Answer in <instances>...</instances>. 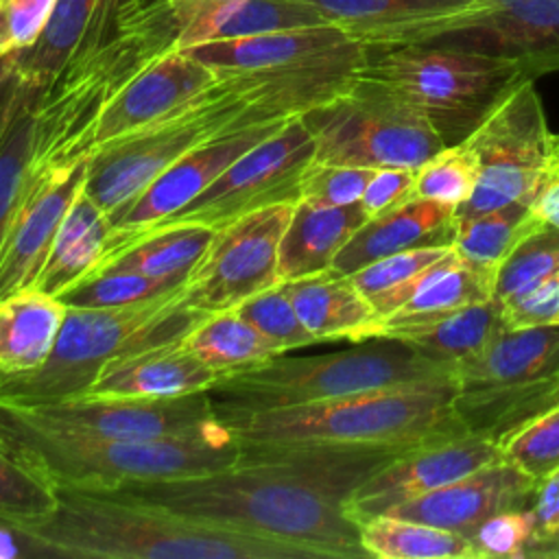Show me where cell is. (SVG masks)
Here are the masks:
<instances>
[{
	"label": "cell",
	"mask_w": 559,
	"mask_h": 559,
	"mask_svg": "<svg viewBox=\"0 0 559 559\" xmlns=\"http://www.w3.org/2000/svg\"><path fill=\"white\" fill-rule=\"evenodd\" d=\"M105 493L271 537L312 559L369 557L360 526L345 513L349 491L293 463H236L201 476L127 483Z\"/></svg>",
	"instance_id": "6da1fadb"
},
{
	"label": "cell",
	"mask_w": 559,
	"mask_h": 559,
	"mask_svg": "<svg viewBox=\"0 0 559 559\" xmlns=\"http://www.w3.org/2000/svg\"><path fill=\"white\" fill-rule=\"evenodd\" d=\"M50 515L22 524L57 559H312L306 550L105 491L57 487Z\"/></svg>",
	"instance_id": "7a4b0ae2"
},
{
	"label": "cell",
	"mask_w": 559,
	"mask_h": 559,
	"mask_svg": "<svg viewBox=\"0 0 559 559\" xmlns=\"http://www.w3.org/2000/svg\"><path fill=\"white\" fill-rule=\"evenodd\" d=\"M454 380L417 382L347 397L249 408L216 402V415L249 443H378L421 445L467 435L454 406Z\"/></svg>",
	"instance_id": "3957f363"
},
{
	"label": "cell",
	"mask_w": 559,
	"mask_h": 559,
	"mask_svg": "<svg viewBox=\"0 0 559 559\" xmlns=\"http://www.w3.org/2000/svg\"><path fill=\"white\" fill-rule=\"evenodd\" d=\"M0 443L55 487L83 491L212 474L240 459V441L223 421L212 430L175 439H100L39 426L2 404Z\"/></svg>",
	"instance_id": "277c9868"
},
{
	"label": "cell",
	"mask_w": 559,
	"mask_h": 559,
	"mask_svg": "<svg viewBox=\"0 0 559 559\" xmlns=\"http://www.w3.org/2000/svg\"><path fill=\"white\" fill-rule=\"evenodd\" d=\"M207 312L186 301V286L120 308H68L50 356L35 369L0 373V404L31 408L87 393L111 360L179 343Z\"/></svg>",
	"instance_id": "5b68a950"
},
{
	"label": "cell",
	"mask_w": 559,
	"mask_h": 559,
	"mask_svg": "<svg viewBox=\"0 0 559 559\" xmlns=\"http://www.w3.org/2000/svg\"><path fill=\"white\" fill-rule=\"evenodd\" d=\"M456 367L430 358L400 338L373 336L352 349L288 356L221 373L210 389L216 402L277 408L347 397L365 391L404 386L417 382L454 380Z\"/></svg>",
	"instance_id": "8992f818"
},
{
	"label": "cell",
	"mask_w": 559,
	"mask_h": 559,
	"mask_svg": "<svg viewBox=\"0 0 559 559\" xmlns=\"http://www.w3.org/2000/svg\"><path fill=\"white\" fill-rule=\"evenodd\" d=\"M360 76L411 103L445 146L461 144L526 79L511 59L424 44L367 46Z\"/></svg>",
	"instance_id": "52a82bcc"
},
{
	"label": "cell",
	"mask_w": 559,
	"mask_h": 559,
	"mask_svg": "<svg viewBox=\"0 0 559 559\" xmlns=\"http://www.w3.org/2000/svg\"><path fill=\"white\" fill-rule=\"evenodd\" d=\"M559 404V323L509 330L454 371V413L469 435L500 445Z\"/></svg>",
	"instance_id": "ba28073f"
},
{
	"label": "cell",
	"mask_w": 559,
	"mask_h": 559,
	"mask_svg": "<svg viewBox=\"0 0 559 559\" xmlns=\"http://www.w3.org/2000/svg\"><path fill=\"white\" fill-rule=\"evenodd\" d=\"M317 162L417 170L445 148L432 124L386 85L360 76L336 98L306 111Z\"/></svg>",
	"instance_id": "9c48e42d"
},
{
	"label": "cell",
	"mask_w": 559,
	"mask_h": 559,
	"mask_svg": "<svg viewBox=\"0 0 559 559\" xmlns=\"http://www.w3.org/2000/svg\"><path fill=\"white\" fill-rule=\"evenodd\" d=\"M552 133L533 79H522L463 142L478 159L472 197L456 218L535 199L544 183Z\"/></svg>",
	"instance_id": "30bf717a"
},
{
	"label": "cell",
	"mask_w": 559,
	"mask_h": 559,
	"mask_svg": "<svg viewBox=\"0 0 559 559\" xmlns=\"http://www.w3.org/2000/svg\"><path fill=\"white\" fill-rule=\"evenodd\" d=\"M424 44L511 59L526 79L559 72V0H476L380 46Z\"/></svg>",
	"instance_id": "8fae6325"
},
{
	"label": "cell",
	"mask_w": 559,
	"mask_h": 559,
	"mask_svg": "<svg viewBox=\"0 0 559 559\" xmlns=\"http://www.w3.org/2000/svg\"><path fill=\"white\" fill-rule=\"evenodd\" d=\"M314 151L312 131L301 116H295L229 164L197 199L157 225L197 223L218 229L262 207L295 203L301 175L314 159Z\"/></svg>",
	"instance_id": "7c38bea8"
},
{
	"label": "cell",
	"mask_w": 559,
	"mask_h": 559,
	"mask_svg": "<svg viewBox=\"0 0 559 559\" xmlns=\"http://www.w3.org/2000/svg\"><path fill=\"white\" fill-rule=\"evenodd\" d=\"M290 212L293 203H275L218 227L186 282V301L210 314L275 286Z\"/></svg>",
	"instance_id": "4fadbf2b"
},
{
	"label": "cell",
	"mask_w": 559,
	"mask_h": 559,
	"mask_svg": "<svg viewBox=\"0 0 559 559\" xmlns=\"http://www.w3.org/2000/svg\"><path fill=\"white\" fill-rule=\"evenodd\" d=\"M17 411L39 426L100 439H175L221 426L210 391L155 400L81 395Z\"/></svg>",
	"instance_id": "5bb4252c"
},
{
	"label": "cell",
	"mask_w": 559,
	"mask_h": 559,
	"mask_svg": "<svg viewBox=\"0 0 559 559\" xmlns=\"http://www.w3.org/2000/svg\"><path fill=\"white\" fill-rule=\"evenodd\" d=\"M498 461L500 448L469 432L415 445L369 476L345 500V513L360 524Z\"/></svg>",
	"instance_id": "9a60e30c"
},
{
	"label": "cell",
	"mask_w": 559,
	"mask_h": 559,
	"mask_svg": "<svg viewBox=\"0 0 559 559\" xmlns=\"http://www.w3.org/2000/svg\"><path fill=\"white\" fill-rule=\"evenodd\" d=\"M87 162L31 170L22 201L0 242V299L35 286L55 234L85 186Z\"/></svg>",
	"instance_id": "2e32d148"
},
{
	"label": "cell",
	"mask_w": 559,
	"mask_h": 559,
	"mask_svg": "<svg viewBox=\"0 0 559 559\" xmlns=\"http://www.w3.org/2000/svg\"><path fill=\"white\" fill-rule=\"evenodd\" d=\"M284 122H264L238 129L225 135H216L188 151L157 179H153L144 188V192L111 221L109 247L179 212L183 205L197 199L214 179H218L229 164H234L251 146L277 131Z\"/></svg>",
	"instance_id": "e0dca14e"
},
{
	"label": "cell",
	"mask_w": 559,
	"mask_h": 559,
	"mask_svg": "<svg viewBox=\"0 0 559 559\" xmlns=\"http://www.w3.org/2000/svg\"><path fill=\"white\" fill-rule=\"evenodd\" d=\"M216 72L356 66L367 61V44L334 24L301 26L240 39H223L186 48Z\"/></svg>",
	"instance_id": "ac0fdd59"
},
{
	"label": "cell",
	"mask_w": 559,
	"mask_h": 559,
	"mask_svg": "<svg viewBox=\"0 0 559 559\" xmlns=\"http://www.w3.org/2000/svg\"><path fill=\"white\" fill-rule=\"evenodd\" d=\"M218 72L186 50H168L138 70L98 118L92 153L122 135L148 127L210 87Z\"/></svg>",
	"instance_id": "d6986e66"
},
{
	"label": "cell",
	"mask_w": 559,
	"mask_h": 559,
	"mask_svg": "<svg viewBox=\"0 0 559 559\" xmlns=\"http://www.w3.org/2000/svg\"><path fill=\"white\" fill-rule=\"evenodd\" d=\"M535 485L537 480L502 459L397 504L386 513L454 531L469 539L487 518L502 511L528 509Z\"/></svg>",
	"instance_id": "ffe728a7"
},
{
	"label": "cell",
	"mask_w": 559,
	"mask_h": 559,
	"mask_svg": "<svg viewBox=\"0 0 559 559\" xmlns=\"http://www.w3.org/2000/svg\"><path fill=\"white\" fill-rule=\"evenodd\" d=\"M456 227V207L413 197L395 210H389L376 218H367L362 227L345 242L332 262V271L352 275L354 271L419 247H452Z\"/></svg>",
	"instance_id": "44dd1931"
},
{
	"label": "cell",
	"mask_w": 559,
	"mask_h": 559,
	"mask_svg": "<svg viewBox=\"0 0 559 559\" xmlns=\"http://www.w3.org/2000/svg\"><path fill=\"white\" fill-rule=\"evenodd\" d=\"M218 373L183 343H166L124 354L96 376L85 395L94 397H177L210 391Z\"/></svg>",
	"instance_id": "7402d4cb"
},
{
	"label": "cell",
	"mask_w": 559,
	"mask_h": 559,
	"mask_svg": "<svg viewBox=\"0 0 559 559\" xmlns=\"http://www.w3.org/2000/svg\"><path fill=\"white\" fill-rule=\"evenodd\" d=\"M493 277L496 269L474 264L461 258L452 247L417 277L411 297L397 310L371 323L367 338H391L404 330L432 323L456 310L487 301L493 297Z\"/></svg>",
	"instance_id": "603a6c76"
},
{
	"label": "cell",
	"mask_w": 559,
	"mask_h": 559,
	"mask_svg": "<svg viewBox=\"0 0 559 559\" xmlns=\"http://www.w3.org/2000/svg\"><path fill=\"white\" fill-rule=\"evenodd\" d=\"M367 218L369 216L360 203L325 205L310 199H297L280 242V282L332 269L338 251Z\"/></svg>",
	"instance_id": "cb8c5ba5"
},
{
	"label": "cell",
	"mask_w": 559,
	"mask_h": 559,
	"mask_svg": "<svg viewBox=\"0 0 559 559\" xmlns=\"http://www.w3.org/2000/svg\"><path fill=\"white\" fill-rule=\"evenodd\" d=\"M301 323L319 341H367L376 312L349 275L332 269L282 282Z\"/></svg>",
	"instance_id": "d4e9b609"
},
{
	"label": "cell",
	"mask_w": 559,
	"mask_h": 559,
	"mask_svg": "<svg viewBox=\"0 0 559 559\" xmlns=\"http://www.w3.org/2000/svg\"><path fill=\"white\" fill-rule=\"evenodd\" d=\"M328 24L301 0H207L177 39V50L301 26Z\"/></svg>",
	"instance_id": "484cf974"
},
{
	"label": "cell",
	"mask_w": 559,
	"mask_h": 559,
	"mask_svg": "<svg viewBox=\"0 0 559 559\" xmlns=\"http://www.w3.org/2000/svg\"><path fill=\"white\" fill-rule=\"evenodd\" d=\"M216 229L197 223L155 225L114 245L92 271L120 269L155 280L188 282L192 269L207 251Z\"/></svg>",
	"instance_id": "4316f807"
},
{
	"label": "cell",
	"mask_w": 559,
	"mask_h": 559,
	"mask_svg": "<svg viewBox=\"0 0 559 559\" xmlns=\"http://www.w3.org/2000/svg\"><path fill=\"white\" fill-rule=\"evenodd\" d=\"M68 306L39 288H24L0 299V373L39 367L52 352Z\"/></svg>",
	"instance_id": "83f0119b"
},
{
	"label": "cell",
	"mask_w": 559,
	"mask_h": 559,
	"mask_svg": "<svg viewBox=\"0 0 559 559\" xmlns=\"http://www.w3.org/2000/svg\"><path fill=\"white\" fill-rule=\"evenodd\" d=\"M111 221L83 190L66 212L50 253L33 288L59 297L66 288L90 275L109 249Z\"/></svg>",
	"instance_id": "f1b7e54d"
},
{
	"label": "cell",
	"mask_w": 559,
	"mask_h": 559,
	"mask_svg": "<svg viewBox=\"0 0 559 559\" xmlns=\"http://www.w3.org/2000/svg\"><path fill=\"white\" fill-rule=\"evenodd\" d=\"M328 24L367 46H380L397 33L465 11L476 0H301Z\"/></svg>",
	"instance_id": "f546056e"
},
{
	"label": "cell",
	"mask_w": 559,
	"mask_h": 559,
	"mask_svg": "<svg viewBox=\"0 0 559 559\" xmlns=\"http://www.w3.org/2000/svg\"><path fill=\"white\" fill-rule=\"evenodd\" d=\"M107 4L109 0H57L37 41L11 52L24 81L44 92L83 46Z\"/></svg>",
	"instance_id": "4dcf8cb0"
},
{
	"label": "cell",
	"mask_w": 559,
	"mask_h": 559,
	"mask_svg": "<svg viewBox=\"0 0 559 559\" xmlns=\"http://www.w3.org/2000/svg\"><path fill=\"white\" fill-rule=\"evenodd\" d=\"M502 328V304L491 297L391 338H400L430 358L459 367L480 354Z\"/></svg>",
	"instance_id": "1f68e13d"
},
{
	"label": "cell",
	"mask_w": 559,
	"mask_h": 559,
	"mask_svg": "<svg viewBox=\"0 0 559 559\" xmlns=\"http://www.w3.org/2000/svg\"><path fill=\"white\" fill-rule=\"evenodd\" d=\"M360 542L378 559H476L467 537L426 522L380 513L362 520Z\"/></svg>",
	"instance_id": "d6a6232c"
},
{
	"label": "cell",
	"mask_w": 559,
	"mask_h": 559,
	"mask_svg": "<svg viewBox=\"0 0 559 559\" xmlns=\"http://www.w3.org/2000/svg\"><path fill=\"white\" fill-rule=\"evenodd\" d=\"M181 343L218 376L284 354L242 319L236 308L205 314Z\"/></svg>",
	"instance_id": "836d02e7"
},
{
	"label": "cell",
	"mask_w": 559,
	"mask_h": 559,
	"mask_svg": "<svg viewBox=\"0 0 559 559\" xmlns=\"http://www.w3.org/2000/svg\"><path fill=\"white\" fill-rule=\"evenodd\" d=\"M539 223L544 221L533 212L531 201H515L476 216L456 218L452 247L474 264L498 269L520 238Z\"/></svg>",
	"instance_id": "e575fe53"
},
{
	"label": "cell",
	"mask_w": 559,
	"mask_h": 559,
	"mask_svg": "<svg viewBox=\"0 0 559 559\" xmlns=\"http://www.w3.org/2000/svg\"><path fill=\"white\" fill-rule=\"evenodd\" d=\"M450 249L452 247H419L400 251L354 271L349 277L371 304L378 321L397 310L411 297L417 277Z\"/></svg>",
	"instance_id": "d590c367"
},
{
	"label": "cell",
	"mask_w": 559,
	"mask_h": 559,
	"mask_svg": "<svg viewBox=\"0 0 559 559\" xmlns=\"http://www.w3.org/2000/svg\"><path fill=\"white\" fill-rule=\"evenodd\" d=\"M35 87L26 83L17 109L0 135V242L22 201L35 153Z\"/></svg>",
	"instance_id": "8d00e7d4"
},
{
	"label": "cell",
	"mask_w": 559,
	"mask_h": 559,
	"mask_svg": "<svg viewBox=\"0 0 559 559\" xmlns=\"http://www.w3.org/2000/svg\"><path fill=\"white\" fill-rule=\"evenodd\" d=\"M183 286L186 282L155 280L135 271L105 269L85 275L76 284L66 288L59 299L68 308H120L151 301Z\"/></svg>",
	"instance_id": "74e56055"
},
{
	"label": "cell",
	"mask_w": 559,
	"mask_h": 559,
	"mask_svg": "<svg viewBox=\"0 0 559 559\" xmlns=\"http://www.w3.org/2000/svg\"><path fill=\"white\" fill-rule=\"evenodd\" d=\"M555 273H559V227L539 223L498 264L493 299L502 304Z\"/></svg>",
	"instance_id": "f35d334b"
},
{
	"label": "cell",
	"mask_w": 559,
	"mask_h": 559,
	"mask_svg": "<svg viewBox=\"0 0 559 559\" xmlns=\"http://www.w3.org/2000/svg\"><path fill=\"white\" fill-rule=\"evenodd\" d=\"M57 487L0 443V518L17 526L50 515Z\"/></svg>",
	"instance_id": "ab89813d"
},
{
	"label": "cell",
	"mask_w": 559,
	"mask_h": 559,
	"mask_svg": "<svg viewBox=\"0 0 559 559\" xmlns=\"http://www.w3.org/2000/svg\"><path fill=\"white\" fill-rule=\"evenodd\" d=\"M478 181V159L474 151L461 142L435 153L415 170V194L448 205H463Z\"/></svg>",
	"instance_id": "60d3db41"
},
{
	"label": "cell",
	"mask_w": 559,
	"mask_h": 559,
	"mask_svg": "<svg viewBox=\"0 0 559 559\" xmlns=\"http://www.w3.org/2000/svg\"><path fill=\"white\" fill-rule=\"evenodd\" d=\"M236 310L264 338L275 343L284 354L297 347H308L319 343L301 323L282 282L245 299L240 306H236Z\"/></svg>",
	"instance_id": "b9f144b4"
},
{
	"label": "cell",
	"mask_w": 559,
	"mask_h": 559,
	"mask_svg": "<svg viewBox=\"0 0 559 559\" xmlns=\"http://www.w3.org/2000/svg\"><path fill=\"white\" fill-rule=\"evenodd\" d=\"M504 461L533 480H542L559 469V404L524 424L500 445Z\"/></svg>",
	"instance_id": "7bdbcfd3"
},
{
	"label": "cell",
	"mask_w": 559,
	"mask_h": 559,
	"mask_svg": "<svg viewBox=\"0 0 559 559\" xmlns=\"http://www.w3.org/2000/svg\"><path fill=\"white\" fill-rule=\"evenodd\" d=\"M376 170L378 168L312 159L301 175L299 199H310L325 205L358 203Z\"/></svg>",
	"instance_id": "ee69618b"
},
{
	"label": "cell",
	"mask_w": 559,
	"mask_h": 559,
	"mask_svg": "<svg viewBox=\"0 0 559 559\" xmlns=\"http://www.w3.org/2000/svg\"><path fill=\"white\" fill-rule=\"evenodd\" d=\"M531 539L528 509L502 511L487 518L472 535L469 542L476 559H524Z\"/></svg>",
	"instance_id": "f6af8a7d"
},
{
	"label": "cell",
	"mask_w": 559,
	"mask_h": 559,
	"mask_svg": "<svg viewBox=\"0 0 559 559\" xmlns=\"http://www.w3.org/2000/svg\"><path fill=\"white\" fill-rule=\"evenodd\" d=\"M528 513L531 539L524 559H559V469L535 485Z\"/></svg>",
	"instance_id": "bcb514c9"
},
{
	"label": "cell",
	"mask_w": 559,
	"mask_h": 559,
	"mask_svg": "<svg viewBox=\"0 0 559 559\" xmlns=\"http://www.w3.org/2000/svg\"><path fill=\"white\" fill-rule=\"evenodd\" d=\"M57 0H0V55L31 48L48 24Z\"/></svg>",
	"instance_id": "7dc6e473"
},
{
	"label": "cell",
	"mask_w": 559,
	"mask_h": 559,
	"mask_svg": "<svg viewBox=\"0 0 559 559\" xmlns=\"http://www.w3.org/2000/svg\"><path fill=\"white\" fill-rule=\"evenodd\" d=\"M502 323L509 330L559 323V273L502 301Z\"/></svg>",
	"instance_id": "c3c4849f"
},
{
	"label": "cell",
	"mask_w": 559,
	"mask_h": 559,
	"mask_svg": "<svg viewBox=\"0 0 559 559\" xmlns=\"http://www.w3.org/2000/svg\"><path fill=\"white\" fill-rule=\"evenodd\" d=\"M413 197H417L413 168H378L358 203L369 218H376L389 210L400 207Z\"/></svg>",
	"instance_id": "681fc988"
},
{
	"label": "cell",
	"mask_w": 559,
	"mask_h": 559,
	"mask_svg": "<svg viewBox=\"0 0 559 559\" xmlns=\"http://www.w3.org/2000/svg\"><path fill=\"white\" fill-rule=\"evenodd\" d=\"M0 559H57V555L22 526L0 518Z\"/></svg>",
	"instance_id": "f907efd6"
},
{
	"label": "cell",
	"mask_w": 559,
	"mask_h": 559,
	"mask_svg": "<svg viewBox=\"0 0 559 559\" xmlns=\"http://www.w3.org/2000/svg\"><path fill=\"white\" fill-rule=\"evenodd\" d=\"M26 81L15 66L13 55H0V135L4 133L7 124L11 122L17 103L24 94Z\"/></svg>",
	"instance_id": "816d5d0a"
},
{
	"label": "cell",
	"mask_w": 559,
	"mask_h": 559,
	"mask_svg": "<svg viewBox=\"0 0 559 559\" xmlns=\"http://www.w3.org/2000/svg\"><path fill=\"white\" fill-rule=\"evenodd\" d=\"M531 207L544 223L559 227V175L544 177V183L537 190Z\"/></svg>",
	"instance_id": "f5cc1de1"
},
{
	"label": "cell",
	"mask_w": 559,
	"mask_h": 559,
	"mask_svg": "<svg viewBox=\"0 0 559 559\" xmlns=\"http://www.w3.org/2000/svg\"><path fill=\"white\" fill-rule=\"evenodd\" d=\"M546 175H559V133H552V140H550Z\"/></svg>",
	"instance_id": "db71d44e"
}]
</instances>
